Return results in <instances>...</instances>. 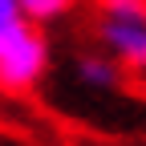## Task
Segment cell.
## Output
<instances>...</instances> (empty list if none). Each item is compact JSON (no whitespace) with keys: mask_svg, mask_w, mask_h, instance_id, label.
Listing matches in <instances>:
<instances>
[{"mask_svg":"<svg viewBox=\"0 0 146 146\" xmlns=\"http://www.w3.org/2000/svg\"><path fill=\"white\" fill-rule=\"evenodd\" d=\"M49 65V41L33 21H21L0 41V89H29Z\"/></svg>","mask_w":146,"mask_h":146,"instance_id":"1","label":"cell"},{"mask_svg":"<svg viewBox=\"0 0 146 146\" xmlns=\"http://www.w3.org/2000/svg\"><path fill=\"white\" fill-rule=\"evenodd\" d=\"M98 41L110 45V53L130 65V69H146V21H126V16H98Z\"/></svg>","mask_w":146,"mask_h":146,"instance_id":"2","label":"cell"},{"mask_svg":"<svg viewBox=\"0 0 146 146\" xmlns=\"http://www.w3.org/2000/svg\"><path fill=\"white\" fill-rule=\"evenodd\" d=\"M77 77L89 81V85H114V81H118V65L106 61V57L85 53V57H77Z\"/></svg>","mask_w":146,"mask_h":146,"instance_id":"3","label":"cell"},{"mask_svg":"<svg viewBox=\"0 0 146 146\" xmlns=\"http://www.w3.org/2000/svg\"><path fill=\"white\" fill-rule=\"evenodd\" d=\"M21 12H25V21L41 25V21H57V16H65L69 4H65V0H21Z\"/></svg>","mask_w":146,"mask_h":146,"instance_id":"4","label":"cell"}]
</instances>
